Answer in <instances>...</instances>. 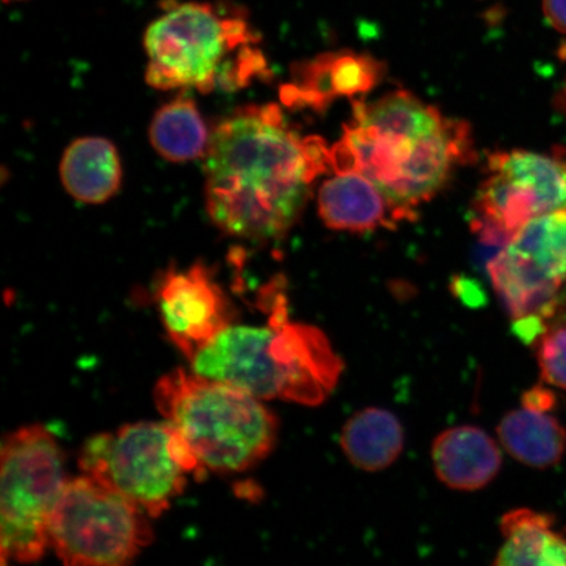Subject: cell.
<instances>
[{
    "label": "cell",
    "mask_w": 566,
    "mask_h": 566,
    "mask_svg": "<svg viewBox=\"0 0 566 566\" xmlns=\"http://www.w3.org/2000/svg\"><path fill=\"white\" fill-rule=\"evenodd\" d=\"M473 201L472 230L500 250L531 219L566 211V159L526 150L500 151Z\"/></svg>",
    "instance_id": "10"
},
{
    "label": "cell",
    "mask_w": 566,
    "mask_h": 566,
    "mask_svg": "<svg viewBox=\"0 0 566 566\" xmlns=\"http://www.w3.org/2000/svg\"><path fill=\"white\" fill-rule=\"evenodd\" d=\"M242 10L207 2L169 7L147 27L146 82L161 91H238L271 74Z\"/></svg>",
    "instance_id": "4"
},
{
    "label": "cell",
    "mask_w": 566,
    "mask_h": 566,
    "mask_svg": "<svg viewBox=\"0 0 566 566\" xmlns=\"http://www.w3.org/2000/svg\"><path fill=\"white\" fill-rule=\"evenodd\" d=\"M542 379L566 391V327L551 328L536 343Z\"/></svg>",
    "instance_id": "20"
},
{
    "label": "cell",
    "mask_w": 566,
    "mask_h": 566,
    "mask_svg": "<svg viewBox=\"0 0 566 566\" xmlns=\"http://www.w3.org/2000/svg\"><path fill=\"white\" fill-rule=\"evenodd\" d=\"M332 168L331 147L303 137L279 105H245L211 133L205 155V203L219 230L274 242L300 221L311 186Z\"/></svg>",
    "instance_id": "1"
},
{
    "label": "cell",
    "mask_w": 566,
    "mask_h": 566,
    "mask_svg": "<svg viewBox=\"0 0 566 566\" xmlns=\"http://www.w3.org/2000/svg\"><path fill=\"white\" fill-rule=\"evenodd\" d=\"M385 71L384 63L369 54H318L295 63L290 81L281 87V102L292 109L322 112L339 97L366 95L378 86Z\"/></svg>",
    "instance_id": "12"
},
{
    "label": "cell",
    "mask_w": 566,
    "mask_h": 566,
    "mask_svg": "<svg viewBox=\"0 0 566 566\" xmlns=\"http://www.w3.org/2000/svg\"><path fill=\"white\" fill-rule=\"evenodd\" d=\"M60 175L63 188L74 200L104 203L122 188V159L109 139L77 138L63 153Z\"/></svg>",
    "instance_id": "15"
},
{
    "label": "cell",
    "mask_w": 566,
    "mask_h": 566,
    "mask_svg": "<svg viewBox=\"0 0 566 566\" xmlns=\"http://www.w3.org/2000/svg\"><path fill=\"white\" fill-rule=\"evenodd\" d=\"M500 528L504 543L494 565L566 566V537L556 530L554 516L515 509L502 516Z\"/></svg>",
    "instance_id": "16"
},
{
    "label": "cell",
    "mask_w": 566,
    "mask_h": 566,
    "mask_svg": "<svg viewBox=\"0 0 566 566\" xmlns=\"http://www.w3.org/2000/svg\"><path fill=\"white\" fill-rule=\"evenodd\" d=\"M405 429L398 417L381 408H366L344 424L339 444L349 462L366 472L388 469L405 449Z\"/></svg>",
    "instance_id": "17"
},
{
    "label": "cell",
    "mask_w": 566,
    "mask_h": 566,
    "mask_svg": "<svg viewBox=\"0 0 566 566\" xmlns=\"http://www.w3.org/2000/svg\"><path fill=\"white\" fill-rule=\"evenodd\" d=\"M146 515L124 495L83 475L63 488L49 542L66 565H125L153 539Z\"/></svg>",
    "instance_id": "9"
},
{
    "label": "cell",
    "mask_w": 566,
    "mask_h": 566,
    "mask_svg": "<svg viewBox=\"0 0 566 566\" xmlns=\"http://www.w3.org/2000/svg\"><path fill=\"white\" fill-rule=\"evenodd\" d=\"M543 12L557 32L566 34V0H543Z\"/></svg>",
    "instance_id": "22"
},
{
    "label": "cell",
    "mask_w": 566,
    "mask_h": 566,
    "mask_svg": "<svg viewBox=\"0 0 566 566\" xmlns=\"http://www.w3.org/2000/svg\"><path fill=\"white\" fill-rule=\"evenodd\" d=\"M476 158L471 126L448 118L408 91L356 102L352 123L331 147L336 174L369 177L410 211L433 198L460 166Z\"/></svg>",
    "instance_id": "2"
},
{
    "label": "cell",
    "mask_w": 566,
    "mask_h": 566,
    "mask_svg": "<svg viewBox=\"0 0 566 566\" xmlns=\"http://www.w3.org/2000/svg\"><path fill=\"white\" fill-rule=\"evenodd\" d=\"M157 296L167 335L189 360L231 324L228 296L203 264L168 271Z\"/></svg>",
    "instance_id": "11"
},
{
    "label": "cell",
    "mask_w": 566,
    "mask_h": 566,
    "mask_svg": "<svg viewBox=\"0 0 566 566\" xmlns=\"http://www.w3.org/2000/svg\"><path fill=\"white\" fill-rule=\"evenodd\" d=\"M555 406L556 395L546 387L537 386L523 395L522 407L537 410V412H549Z\"/></svg>",
    "instance_id": "21"
},
{
    "label": "cell",
    "mask_w": 566,
    "mask_h": 566,
    "mask_svg": "<svg viewBox=\"0 0 566 566\" xmlns=\"http://www.w3.org/2000/svg\"><path fill=\"white\" fill-rule=\"evenodd\" d=\"M266 325H232L190 359L192 371L224 381L260 400L321 406L334 392L343 359L322 329L289 321L285 298L275 296Z\"/></svg>",
    "instance_id": "3"
},
{
    "label": "cell",
    "mask_w": 566,
    "mask_h": 566,
    "mask_svg": "<svg viewBox=\"0 0 566 566\" xmlns=\"http://www.w3.org/2000/svg\"><path fill=\"white\" fill-rule=\"evenodd\" d=\"M65 479L62 450L41 424L21 428L2 446L0 556L34 563L51 547L49 525Z\"/></svg>",
    "instance_id": "7"
},
{
    "label": "cell",
    "mask_w": 566,
    "mask_h": 566,
    "mask_svg": "<svg viewBox=\"0 0 566 566\" xmlns=\"http://www.w3.org/2000/svg\"><path fill=\"white\" fill-rule=\"evenodd\" d=\"M148 138L163 159L187 163L205 158L211 134L195 98L181 94L155 113Z\"/></svg>",
    "instance_id": "19"
},
{
    "label": "cell",
    "mask_w": 566,
    "mask_h": 566,
    "mask_svg": "<svg viewBox=\"0 0 566 566\" xmlns=\"http://www.w3.org/2000/svg\"><path fill=\"white\" fill-rule=\"evenodd\" d=\"M431 460L441 483L462 492L483 490L502 467L497 442L472 424L451 428L438 436L431 446Z\"/></svg>",
    "instance_id": "14"
},
{
    "label": "cell",
    "mask_w": 566,
    "mask_h": 566,
    "mask_svg": "<svg viewBox=\"0 0 566 566\" xmlns=\"http://www.w3.org/2000/svg\"><path fill=\"white\" fill-rule=\"evenodd\" d=\"M317 208L328 229L356 233L394 230L417 218L415 211L396 205L369 177L356 171L339 172L324 181Z\"/></svg>",
    "instance_id": "13"
},
{
    "label": "cell",
    "mask_w": 566,
    "mask_h": 566,
    "mask_svg": "<svg viewBox=\"0 0 566 566\" xmlns=\"http://www.w3.org/2000/svg\"><path fill=\"white\" fill-rule=\"evenodd\" d=\"M83 475L98 481L157 518L187 484V473L203 471L190 446L166 422L126 424L91 438L80 458Z\"/></svg>",
    "instance_id": "6"
},
{
    "label": "cell",
    "mask_w": 566,
    "mask_h": 566,
    "mask_svg": "<svg viewBox=\"0 0 566 566\" xmlns=\"http://www.w3.org/2000/svg\"><path fill=\"white\" fill-rule=\"evenodd\" d=\"M4 3L24 2V0H3Z\"/></svg>",
    "instance_id": "23"
},
{
    "label": "cell",
    "mask_w": 566,
    "mask_h": 566,
    "mask_svg": "<svg viewBox=\"0 0 566 566\" xmlns=\"http://www.w3.org/2000/svg\"><path fill=\"white\" fill-rule=\"evenodd\" d=\"M163 417L200 460L202 470L242 472L277 442L279 421L256 396L196 373L177 369L155 388Z\"/></svg>",
    "instance_id": "5"
},
{
    "label": "cell",
    "mask_w": 566,
    "mask_h": 566,
    "mask_svg": "<svg viewBox=\"0 0 566 566\" xmlns=\"http://www.w3.org/2000/svg\"><path fill=\"white\" fill-rule=\"evenodd\" d=\"M499 440L507 454L533 469L560 463L566 451V429L548 412L522 407L501 420Z\"/></svg>",
    "instance_id": "18"
},
{
    "label": "cell",
    "mask_w": 566,
    "mask_h": 566,
    "mask_svg": "<svg viewBox=\"0 0 566 566\" xmlns=\"http://www.w3.org/2000/svg\"><path fill=\"white\" fill-rule=\"evenodd\" d=\"M486 269L514 329L528 338L546 334L566 306V211L531 219Z\"/></svg>",
    "instance_id": "8"
}]
</instances>
